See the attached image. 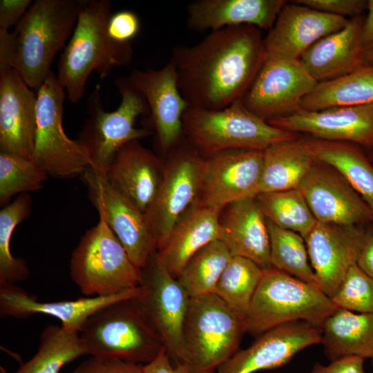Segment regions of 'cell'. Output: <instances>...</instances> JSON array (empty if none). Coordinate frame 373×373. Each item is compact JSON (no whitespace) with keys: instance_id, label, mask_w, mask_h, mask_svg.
<instances>
[{"instance_id":"7","label":"cell","mask_w":373,"mask_h":373,"mask_svg":"<svg viewBox=\"0 0 373 373\" xmlns=\"http://www.w3.org/2000/svg\"><path fill=\"white\" fill-rule=\"evenodd\" d=\"M337 309L317 286L271 267L264 270L245 317L246 332L259 336L296 321L322 327Z\"/></svg>"},{"instance_id":"15","label":"cell","mask_w":373,"mask_h":373,"mask_svg":"<svg viewBox=\"0 0 373 373\" xmlns=\"http://www.w3.org/2000/svg\"><path fill=\"white\" fill-rule=\"evenodd\" d=\"M263 151H227L204 160L198 202L223 209L260 193Z\"/></svg>"},{"instance_id":"42","label":"cell","mask_w":373,"mask_h":373,"mask_svg":"<svg viewBox=\"0 0 373 373\" xmlns=\"http://www.w3.org/2000/svg\"><path fill=\"white\" fill-rule=\"evenodd\" d=\"M140 21L138 16L130 10H121L113 13L108 19L107 31L115 41L128 43L139 32Z\"/></svg>"},{"instance_id":"45","label":"cell","mask_w":373,"mask_h":373,"mask_svg":"<svg viewBox=\"0 0 373 373\" xmlns=\"http://www.w3.org/2000/svg\"><path fill=\"white\" fill-rule=\"evenodd\" d=\"M364 360L357 356H343L332 361L327 365L317 363L308 373H367Z\"/></svg>"},{"instance_id":"34","label":"cell","mask_w":373,"mask_h":373,"mask_svg":"<svg viewBox=\"0 0 373 373\" xmlns=\"http://www.w3.org/2000/svg\"><path fill=\"white\" fill-rule=\"evenodd\" d=\"M232 256L221 240H215L190 258L177 279L190 297L214 294Z\"/></svg>"},{"instance_id":"32","label":"cell","mask_w":373,"mask_h":373,"mask_svg":"<svg viewBox=\"0 0 373 373\" xmlns=\"http://www.w3.org/2000/svg\"><path fill=\"white\" fill-rule=\"evenodd\" d=\"M373 104V66L363 64L339 77L318 82L300 102V110Z\"/></svg>"},{"instance_id":"1","label":"cell","mask_w":373,"mask_h":373,"mask_svg":"<svg viewBox=\"0 0 373 373\" xmlns=\"http://www.w3.org/2000/svg\"><path fill=\"white\" fill-rule=\"evenodd\" d=\"M259 28L240 25L213 30L192 46L173 48L178 88L189 106L220 110L242 99L264 61Z\"/></svg>"},{"instance_id":"18","label":"cell","mask_w":373,"mask_h":373,"mask_svg":"<svg viewBox=\"0 0 373 373\" xmlns=\"http://www.w3.org/2000/svg\"><path fill=\"white\" fill-rule=\"evenodd\" d=\"M321 341L319 326L305 321L284 323L260 334L247 349L238 350L215 373H253L277 368Z\"/></svg>"},{"instance_id":"36","label":"cell","mask_w":373,"mask_h":373,"mask_svg":"<svg viewBox=\"0 0 373 373\" xmlns=\"http://www.w3.org/2000/svg\"><path fill=\"white\" fill-rule=\"evenodd\" d=\"M264 270L254 261L232 256L221 274L214 294L245 317Z\"/></svg>"},{"instance_id":"46","label":"cell","mask_w":373,"mask_h":373,"mask_svg":"<svg viewBox=\"0 0 373 373\" xmlns=\"http://www.w3.org/2000/svg\"><path fill=\"white\" fill-rule=\"evenodd\" d=\"M356 265L373 278V219L364 225Z\"/></svg>"},{"instance_id":"35","label":"cell","mask_w":373,"mask_h":373,"mask_svg":"<svg viewBox=\"0 0 373 373\" xmlns=\"http://www.w3.org/2000/svg\"><path fill=\"white\" fill-rule=\"evenodd\" d=\"M256 200L267 220L303 238L317 222L298 189L260 193Z\"/></svg>"},{"instance_id":"14","label":"cell","mask_w":373,"mask_h":373,"mask_svg":"<svg viewBox=\"0 0 373 373\" xmlns=\"http://www.w3.org/2000/svg\"><path fill=\"white\" fill-rule=\"evenodd\" d=\"M317 84L299 59H265L242 100L268 122L300 111L302 99Z\"/></svg>"},{"instance_id":"6","label":"cell","mask_w":373,"mask_h":373,"mask_svg":"<svg viewBox=\"0 0 373 373\" xmlns=\"http://www.w3.org/2000/svg\"><path fill=\"white\" fill-rule=\"evenodd\" d=\"M79 336L91 356L135 364L150 363L164 349L136 298L115 302L95 312Z\"/></svg>"},{"instance_id":"23","label":"cell","mask_w":373,"mask_h":373,"mask_svg":"<svg viewBox=\"0 0 373 373\" xmlns=\"http://www.w3.org/2000/svg\"><path fill=\"white\" fill-rule=\"evenodd\" d=\"M142 293L143 287L140 285L109 296L39 302L24 289L15 285L6 284L0 285V316L24 318L35 314H45L59 320L62 327L79 332L86 321L101 308L119 300L139 297Z\"/></svg>"},{"instance_id":"13","label":"cell","mask_w":373,"mask_h":373,"mask_svg":"<svg viewBox=\"0 0 373 373\" xmlns=\"http://www.w3.org/2000/svg\"><path fill=\"white\" fill-rule=\"evenodd\" d=\"M155 253L142 269L144 290L136 300L175 365L181 361L183 327L191 297L178 279L157 263Z\"/></svg>"},{"instance_id":"37","label":"cell","mask_w":373,"mask_h":373,"mask_svg":"<svg viewBox=\"0 0 373 373\" xmlns=\"http://www.w3.org/2000/svg\"><path fill=\"white\" fill-rule=\"evenodd\" d=\"M31 204L30 194L23 193L0 211V285H15L30 276L25 260L12 254L10 241L16 227L30 215Z\"/></svg>"},{"instance_id":"16","label":"cell","mask_w":373,"mask_h":373,"mask_svg":"<svg viewBox=\"0 0 373 373\" xmlns=\"http://www.w3.org/2000/svg\"><path fill=\"white\" fill-rule=\"evenodd\" d=\"M128 79L146 101L157 146L164 153L173 150L184 135L182 118L189 106L178 88L174 64L169 60L157 70L135 69Z\"/></svg>"},{"instance_id":"11","label":"cell","mask_w":373,"mask_h":373,"mask_svg":"<svg viewBox=\"0 0 373 373\" xmlns=\"http://www.w3.org/2000/svg\"><path fill=\"white\" fill-rule=\"evenodd\" d=\"M164 164L156 198L145 216L157 251L166 244L180 218L198 199L204 158L189 143L175 148Z\"/></svg>"},{"instance_id":"27","label":"cell","mask_w":373,"mask_h":373,"mask_svg":"<svg viewBox=\"0 0 373 373\" xmlns=\"http://www.w3.org/2000/svg\"><path fill=\"white\" fill-rule=\"evenodd\" d=\"M222 210L198 202L193 204L176 223L165 245L155 251L157 263L177 278L193 255L220 239Z\"/></svg>"},{"instance_id":"17","label":"cell","mask_w":373,"mask_h":373,"mask_svg":"<svg viewBox=\"0 0 373 373\" xmlns=\"http://www.w3.org/2000/svg\"><path fill=\"white\" fill-rule=\"evenodd\" d=\"M298 189L318 222L363 226L373 219L370 208L332 166L318 161Z\"/></svg>"},{"instance_id":"39","label":"cell","mask_w":373,"mask_h":373,"mask_svg":"<svg viewBox=\"0 0 373 373\" xmlns=\"http://www.w3.org/2000/svg\"><path fill=\"white\" fill-rule=\"evenodd\" d=\"M48 175L32 160L0 152V204L12 196L42 189Z\"/></svg>"},{"instance_id":"47","label":"cell","mask_w":373,"mask_h":373,"mask_svg":"<svg viewBox=\"0 0 373 373\" xmlns=\"http://www.w3.org/2000/svg\"><path fill=\"white\" fill-rule=\"evenodd\" d=\"M142 370L144 373H189L185 364L172 363L165 348L152 361L143 365Z\"/></svg>"},{"instance_id":"24","label":"cell","mask_w":373,"mask_h":373,"mask_svg":"<svg viewBox=\"0 0 373 373\" xmlns=\"http://www.w3.org/2000/svg\"><path fill=\"white\" fill-rule=\"evenodd\" d=\"M164 167L158 156L134 140L117 151L103 173L115 189L146 214L156 198Z\"/></svg>"},{"instance_id":"50","label":"cell","mask_w":373,"mask_h":373,"mask_svg":"<svg viewBox=\"0 0 373 373\" xmlns=\"http://www.w3.org/2000/svg\"><path fill=\"white\" fill-rule=\"evenodd\" d=\"M371 162L373 163V147L370 149V155L369 157Z\"/></svg>"},{"instance_id":"51","label":"cell","mask_w":373,"mask_h":373,"mask_svg":"<svg viewBox=\"0 0 373 373\" xmlns=\"http://www.w3.org/2000/svg\"><path fill=\"white\" fill-rule=\"evenodd\" d=\"M371 358L372 359V363H373V356Z\"/></svg>"},{"instance_id":"21","label":"cell","mask_w":373,"mask_h":373,"mask_svg":"<svg viewBox=\"0 0 373 373\" xmlns=\"http://www.w3.org/2000/svg\"><path fill=\"white\" fill-rule=\"evenodd\" d=\"M37 102V92L14 68L0 66L1 153L32 160Z\"/></svg>"},{"instance_id":"2","label":"cell","mask_w":373,"mask_h":373,"mask_svg":"<svg viewBox=\"0 0 373 373\" xmlns=\"http://www.w3.org/2000/svg\"><path fill=\"white\" fill-rule=\"evenodd\" d=\"M82 0H37L12 32L0 30V66L14 68L36 90L69 41Z\"/></svg>"},{"instance_id":"41","label":"cell","mask_w":373,"mask_h":373,"mask_svg":"<svg viewBox=\"0 0 373 373\" xmlns=\"http://www.w3.org/2000/svg\"><path fill=\"white\" fill-rule=\"evenodd\" d=\"M294 2L325 13L351 19L360 16L367 8L364 0H298Z\"/></svg>"},{"instance_id":"43","label":"cell","mask_w":373,"mask_h":373,"mask_svg":"<svg viewBox=\"0 0 373 373\" xmlns=\"http://www.w3.org/2000/svg\"><path fill=\"white\" fill-rule=\"evenodd\" d=\"M142 365L117 359L90 356L70 373H144Z\"/></svg>"},{"instance_id":"4","label":"cell","mask_w":373,"mask_h":373,"mask_svg":"<svg viewBox=\"0 0 373 373\" xmlns=\"http://www.w3.org/2000/svg\"><path fill=\"white\" fill-rule=\"evenodd\" d=\"M188 143L207 157L227 151H265L274 144L297 138L248 110L242 99L220 110L189 106L183 118Z\"/></svg>"},{"instance_id":"3","label":"cell","mask_w":373,"mask_h":373,"mask_svg":"<svg viewBox=\"0 0 373 373\" xmlns=\"http://www.w3.org/2000/svg\"><path fill=\"white\" fill-rule=\"evenodd\" d=\"M110 0H82L73 34L57 64V80L72 104L82 99L92 72L102 79L115 68L131 63V42L112 39L107 25L112 13Z\"/></svg>"},{"instance_id":"20","label":"cell","mask_w":373,"mask_h":373,"mask_svg":"<svg viewBox=\"0 0 373 373\" xmlns=\"http://www.w3.org/2000/svg\"><path fill=\"white\" fill-rule=\"evenodd\" d=\"M349 19L296 3H285L263 40L264 59H298L320 39L342 29Z\"/></svg>"},{"instance_id":"19","label":"cell","mask_w":373,"mask_h":373,"mask_svg":"<svg viewBox=\"0 0 373 373\" xmlns=\"http://www.w3.org/2000/svg\"><path fill=\"white\" fill-rule=\"evenodd\" d=\"M364 225L318 222L304 238L316 285L330 298L356 264Z\"/></svg>"},{"instance_id":"9","label":"cell","mask_w":373,"mask_h":373,"mask_svg":"<svg viewBox=\"0 0 373 373\" xmlns=\"http://www.w3.org/2000/svg\"><path fill=\"white\" fill-rule=\"evenodd\" d=\"M115 85L122 100L114 111H105L97 88L90 94L86 102L88 117L77 139L90 166L104 173L123 146L152 134L149 128L135 126L137 118L149 112L144 96L128 77L117 79Z\"/></svg>"},{"instance_id":"28","label":"cell","mask_w":373,"mask_h":373,"mask_svg":"<svg viewBox=\"0 0 373 373\" xmlns=\"http://www.w3.org/2000/svg\"><path fill=\"white\" fill-rule=\"evenodd\" d=\"M283 0H195L187 6L186 26L195 32L251 25L270 30Z\"/></svg>"},{"instance_id":"22","label":"cell","mask_w":373,"mask_h":373,"mask_svg":"<svg viewBox=\"0 0 373 373\" xmlns=\"http://www.w3.org/2000/svg\"><path fill=\"white\" fill-rule=\"evenodd\" d=\"M267 122L290 132L310 134L316 139L373 147V104L317 111L300 110Z\"/></svg>"},{"instance_id":"49","label":"cell","mask_w":373,"mask_h":373,"mask_svg":"<svg viewBox=\"0 0 373 373\" xmlns=\"http://www.w3.org/2000/svg\"><path fill=\"white\" fill-rule=\"evenodd\" d=\"M363 64L373 66V45L364 50Z\"/></svg>"},{"instance_id":"48","label":"cell","mask_w":373,"mask_h":373,"mask_svg":"<svg viewBox=\"0 0 373 373\" xmlns=\"http://www.w3.org/2000/svg\"><path fill=\"white\" fill-rule=\"evenodd\" d=\"M367 14L362 26V41L364 48L373 45V0L367 1Z\"/></svg>"},{"instance_id":"33","label":"cell","mask_w":373,"mask_h":373,"mask_svg":"<svg viewBox=\"0 0 373 373\" xmlns=\"http://www.w3.org/2000/svg\"><path fill=\"white\" fill-rule=\"evenodd\" d=\"M86 354L79 332L49 325L41 334L37 353L14 373H59L65 365Z\"/></svg>"},{"instance_id":"38","label":"cell","mask_w":373,"mask_h":373,"mask_svg":"<svg viewBox=\"0 0 373 373\" xmlns=\"http://www.w3.org/2000/svg\"><path fill=\"white\" fill-rule=\"evenodd\" d=\"M267 222L271 267L317 286L304 238L296 232L280 228L267 220Z\"/></svg>"},{"instance_id":"5","label":"cell","mask_w":373,"mask_h":373,"mask_svg":"<svg viewBox=\"0 0 373 373\" xmlns=\"http://www.w3.org/2000/svg\"><path fill=\"white\" fill-rule=\"evenodd\" d=\"M245 318L215 294L191 297L180 363L189 373H215L237 351Z\"/></svg>"},{"instance_id":"30","label":"cell","mask_w":373,"mask_h":373,"mask_svg":"<svg viewBox=\"0 0 373 373\" xmlns=\"http://www.w3.org/2000/svg\"><path fill=\"white\" fill-rule=\"evenodd\" d=\"M331 361L346 356H373V312L338 309L322 326V341Z\"/></svg>"},{"instance_id":"25","label":"cell","mask_w":373,"mask_h":373,"mask_svg":"<svg viewBox=\"0 0 373 373\" xmlns=\"http://www.w3.org/2000/svg\"><path fill=\"white\" fill-rule=\"evenodd\" d=\"M224 208L220 217L219 240L233 256L248 258L263 270L272 267L267 222L256 197L233 202Z\"/></svg>"},{"instance_id":"8","label":"cell","mask_w":373,"mask_h":373,"mask_svg":"<svg viewBox=\"0 0 373 373\" xmlns=\"http://www.w3.org/2000/svg\"><path fill=\"white\" fill-rule=\"evenodd\" d=\"M69 270L73 282L87 297L116 295L139 287L142 280V269L102 219L81 237Z\"/></svg>"},{"instance_id":"44","label":"cell","mask_w":373,"mask_h":373,"mask_svg":"<svg viewBox=\"0 0 373 373\" xmlns=\"http://www.w3.org/2000/svg\"><path fill=\"white\" fill-rule=\"evenodd\" d=\"M31 4L30 0H1L0 30H9L15 27Z\"/></svg>"},{"instance_id":"26","label":"cell","mask_w":373,"mask_h":373,"mask_svg":"<svg viewBox=\"0 0 373 373\" xmlns=\"http://www.w3.org/2000/svg\"><path fill=\"white\" fill-rule=\"evenodd\" d=\"M363 20L361 15L349 19L342 29L320 39L300 56L318 82L345 75L363 64Z\"/></svg>"},{"instance_id":"29","label":"cell","mask_w":373,"mask_h":373,"mask_svg":"<svg viewBox=\"0 0 373 373\" xmlns=\"http://www.w3.org/2000/svg\"><path fill=\"white\" fill-rule=\"evenodd\" d=\"M318 161L307 139L272 144L263 151L260 193L298 189Z\"/></svg>"},{"instance_id":"31","label":"cell","mask_w":373,"mask_h":373,"mask_svg":"<svg viewBox=\"0 0 373 373\" xmlns=\"http://www.w3.org/2000/svg\"><path fill=\"white\" fill-rule=\"evenodd\" d=\"M318 161L335 169L361 195L373 213V163L356 144L307 139Z\"/></svg>"},{"instance_id":"12","label":"cell","mask_w":373,"mask_h":373,"mask_svg":"<svg viewBox=\"0 0 373 373\" xmlns=\"http://www.w3.org/2000/svg\"><path fill=\"white\" fill-rule=\"evenodd\" d=\"M79 177L99 219L117 236L133 262L144 268L157 251L145 214L115 189L103 173L89 166Z\"/></svg>"},{"instance_id":"10","label":"cell","mask_w":373,"mask_h":373,"mask_svg":"<svg viewBox=\"0 0 373 373\" xmlns=\"http://www.w3.org/2000/svg\"><path fill=\"white\" fill-rule=\"evenodd\" d=\"M37 122L32 161L48 175L68 179L80 176L90 166L77 140L65 133L62 120L66 94L51 71L36 90Z\"/></svg>"},{"instance_id":"40","label":"cell","mask_w":373,"mask_h":373,"mask_svg":"<svg viewBox=\"0 0 373 373\" xmlns=\"http://www.w3.org/2000/svg\"><path fill=\"white\" fill-rule=\"evenodd\" d=\"M331 299L338 309L357 313H372L373 278L356 264L354 265Z\"/></svg>"}]
</instances>
